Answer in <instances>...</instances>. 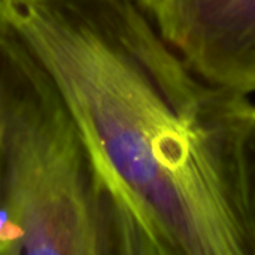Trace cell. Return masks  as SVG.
<instances>
[{"label":"cell","instance_id":"cell-3","mask_svg":"<svg viewBox=\"0 0 255 255\" xmlns=\"http://www.w3.org/2000/svg\"><path fill=\"white\" fill-rule=\"evenodd\" d=\"M169 43L205 78L255 94V0H139Z\"/></svg>","mask_w":255,"mask_h":255},{"label":"cell","instance_id":"cell-2","mask_svg":"<svg viewBox=\"0 0 255 255\" xmlns=\"http://www.w3.org/2000/svg\"><path fill=\"white\" fill-rule=\"evenodd\" d=\"M0 255H133L76 120L1 15Z\"/></svg>","mask_w":255,"mask_h":255},{"label":"cell","instance_id":"cell-1","mask_svg":"<svg viewBox=\"0 0 255 255\" xmlns=\"http://www.w3.org/2000/svg\"><path fill=\"white\" fill-rule=\"evenodd\" d=\"M54 81L133 255H255L253 96L199 73L139 0H0Z\"/></svg>","mask_w":255,"mask_h":255},{"label":"cell","instance_id":"cell-4","mask_svg":"<svg viewBox=\"0 0 255 255\" xmlns=\"http://www.w3.org/2000/svg\"><path fill=\"white\" fill-rule=\"evenodd\" d=\"M248 182H250V196H251V212L255 233V118L250 140H248Z\"/></svg>","mask_w":255,"mask_h":255}]
</instances>
